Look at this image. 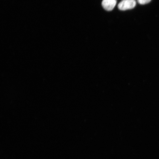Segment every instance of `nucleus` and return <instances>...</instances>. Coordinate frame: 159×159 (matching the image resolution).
I'll use <instances>...</instances> for the list:
<instances>
[{
	"mask_svg": "<svg viewBox=\"0 0 159 159\" xmlns=\"http://www.w3.org/2000/svg\"><path fill=\"white\" fill-rule=\"evenodd\" d=\"M152 0H138V3L141 5H145L150 3Z\"/></svg>",
	"mask_w": 159,
	"mask_h": 159,
	"instance_id": "3",
	"label": "nucleus"
},
{
	"mask_svg": "<svg viewBox=\"0 0 159 159\" xmlns=\"http://www.w3.org/2000/svg\"><path fill=\"white\" fill-rule=\"evenodd\" d=\"M116 2V0H103L102 5L105 10L110 11L114 9Z\"/></svg>",
	"mask_w": 159,
	"mask_h": 159,
	"instance_id": "2",
	"label": "nucleus"
},
{
	"mask_svg": "<svg viewBox=\"0 0 159 159\" xmlns=\"http://www.w3.org/2000/svg\"><path fill=\"white\" fill-rule=\"evenodd\" d=\"M136 5L135 0H124L119 3L118 7L121 11H126L134 8Z\"/></svg>",
	"mask_w": 159,
	"mask_h": 159,
	"instance_id": "1",
	"label": "nucleus"
}]
</instances>
